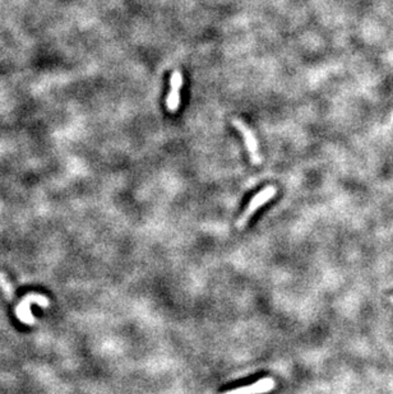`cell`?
Returning <instances> with one entry per match:
<instances>
[{
    "mask_svg": "<svg viewBox=\"0 0 393 394\" xmlns=\"http://www.w3.org/2000/svg\"><path fill=\"white\" fill-rule=\"evenodd\" d=\"M276 194H277V188L273 187V185H268V187H266L265 189L260 190L259 193H257L254 197L251 198L250 202L248 203V205H246L243 214L238 218V221H236V227H238L239 230L244 229V227L246 226V224L249 222V220L254 216L255 212H257L259 208H262L265 204H267L270 200H272L273 198L276 197Z\"/></svg>",
    "mask_w": 393,
    "mask_h": 394,
    "instance_id": "1",
    "label": "cell"
},
{
    "mask_svg": "<svg viewBox=\"0 0 393 394\" xmlns=\"http://www.w3.org/2000/svg\"><path fill=\"white\" fill-rule=\"evenodd\" d=\"M31 304H37L41 308L46 309V308L50 307V301L46 296L37 295V293H28L27 296H24L21 300L18 305H17L16 309V315L22 323L28 325H33L36 323L35 317L31 313Z\"/></svg>",
    "mask_w": 393,
    "mask_h": 394,
    "instance_id": "2",
    "label": "cell"
},
{
    "mask_svg": "<svg viewBox=\"0 0 393 394\" xmlns=\"http://www.w3.org/2000/svg\"><path fill=\"white\" fill-rule=\"evenodd\" d=\"M233 125L235 126V128L240 132L241 136H243L246 149H248L249 156H250L251 158V162L254 163V165H259V163L262 162V157H260L259 155V147H258V142L254 133L244 124V121H241V120L239 119L233 120Z\"/></svg>",
    "mask_w": 393,
    "mask_h": 394,
    "instance_id": "3",
    "label": "cell"
},
{
    "mask_svg": "<svg viewBox=\"0 0 393 394\" xmlns=\"http://www.w3.org/2000/svg\"><path fill=\"white\" fill-rule=\"evenodd\" d=\"M183 87V74L180 70H174L170 77V92L166 96V107L170 112H177L180 106V91Z\"/></svg>",
    "mask_w": 393,
    "mask_h": 394,
    "instance_id": "4",
    "label": "cell"
},
{
    "mask_svg": "<svg viewBox=\"0 0 393 394\" xmlns=\"http://www.w3.org/2000/svg\"><path fill=\"white\" fill-rule=\"evenodd\" d=\"M276 381L272 378H263L257 380L250 385L241 386V388L233 389V390L225 391L222 394H266L275 389Z\"/></svg>",
    "mask_w": 393,
    "mask_h": 394,
    "instance_id": "5",
    "label": "cell"
},
{
    "mask_svg": "<svg viewBox=\"0 0 393 394\" xmlns=\"http://www.w3.org/2000/svg\"><path fill=\"white\" fill-rule=\"evenodd\" d=\"M0 287H2L4 295H6V297L8 298V300H12V298H13L14 291L13 288H12V285L9 283V281L7 280V276L4 275L3 272H0Z\"/></svg>",
    "mask_w": 393,
    "mask_h": 394,
    "instance_id": "6",
    "label": "cell"
},
{
    "mask_svg": "<svg viewBox=\"0 0 393 394\" xmlns=\"http://www.w3.org/2000/svg\"><path fill=\"white\" fill-rule=\"evenodd\" d=\"M390 302H392V304H393V296H392V297H390Z\"/></svg>",
    "mask_w": 393,
    "mask_h": 394,
    "instance_id": "7",
    "label": "cell"
}]
</instances>
